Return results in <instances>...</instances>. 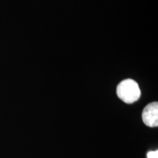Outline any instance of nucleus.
<instances>
[{"instance_id": "nucleus-1", "label": "nucleus", "mask_w": 158, "mask_h": 158, "mask_svg": "<svg viewBox=\"0 0 158 158\" xmlns=\"http://www.w3.org/2000/svg\"><path fill=\"white\" fill-rule=\"evenodd\" d=\"M116 94L122 101L131 104L140 98L141 90L137 82L132 79H125L118 84Z\"/></svg>"}, {"instance_id": "nucleus-2", "label": "nucleus", "mask_w": 158, "mask_h": 158, "mask_svg": "<svg viewBox=\"0 0 158 158\" xmlns=\"http://www.w3.org/2000/svg\"><path fill=\"white\" fill-rule=\"evenodd\" d=\"M142 119L148 127H155L158 126V103L153 102L148 104L142 112Z\"/></svg>"}, {"instance_id": "nucleus-3", "label": "nucleus", "mask_w": 158, "mask_h": 158, "mask_svg": "<svg viewBox=\"0 0 158 158\" xmlns=\"http://www.w3.org/2000/svg\"><path fill=\"white\" fill-rule=\"evenodd\" d=\"M147 158H158V151L149 152L147 154Z\"/></svg>"}]
</instances>
